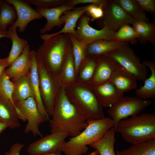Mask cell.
<instances>
[{
  "label": "cell",
  "mask_w": 155,
  "mask_h": 155,
  "mask_svg": "<svg viewBox=\"0 0 155 155\" xmlns=\"http://www.w3.org/2000/svg\"><path fill=\"white\" fill-rule=\"evenodd\" d=\"M7 127L6 124L0 121V135Z\"/></svg>",
  "instance_id": "43"
},
{
  "label": "cell",
  "mask_w": 155,
  "mask_h": 155,
  "mask_svg": "<svg viewBox=\"0 0 155 155\" xmlns=\"http://www.w3.org/2000/svg\"><path fill=\"white\" fill-rule=\"evenodd\" d=\"M72 47L69 34L52 36L36 51L37 59L52 76L58 78L62 65Z\"/></svg>",
  "instance_id": "2"
},
{
  "label": "cell",
  "mask_w": 155,
  "mask_h": 155,
  "mask_svg": "<svg viewBox=\"0 0 155 155\" xmlns=\"http://www.w3.org/2000/svg\"><path fill=\"white\" fill-rule=\"evenodd\" d=\"M59 80L63 86L76 82L72 47L68 53L62 65L59 77Z\"/></svg>",
  "instance_id": "27"
},
{
  "label": "cell",
  "mask_w": 155,
  "mask_h": 155,
  "mask_svg": "<svg viewBox=\"0 0 155 155\" xmlns=\"http://www.w3.org/2000/svg\"><path fill=\"white\" fill-rule=\"evenodd\" d=\"M17 18V14L14 8L4 1L0 6V30H7L8 26H12Z\"/></svg>",
  "instance_id": "33"
},
{
  "label": "cell",
  "mask_w": 155,
  "mask_h": 155,
  "mask_svg": "<svg viewBox=\"0 0 155 155\" xmlns=\"http://www.w3.org/2000/svg\"><path fill=\"white\" fill-rule=\"evenodd\" d=\"M31 67L29 73L30 80L38 110L45 121L50 120V116L45 110L41 97L37 70V60L35 51H31Z\"/></svg>",
  "instance_id": "19"
},
{
  "label": "cell",
  "mask_w": 155,
  "mask_h": 155,
  "mask_svg": "<svg viewBox=\"0 0 155 155\" xmlns=\"http://www.w3.org/2000/svg\"><path fill=\"white\" fill-rule=\"evenodd\" d=\"M4 1L13 6L16 11L17 19L11 26L16 29L18 28L19 32H24L27 25L32 21L42 18L26 0H5Z\"/></svg>",
  "instance_id": "13"
},
{
  "label": "cell",
  "mask_w": 155,
  "mask_h": 155,
  "mask_svg": "<svg viewBox=\"0 0 155 155\" xmlns=\"http://www.w3.org/2000/svg\"><path fill=\"white\" fill-rule=\"evenodd\" d=\"M66 2L60 6L53 8L45 9L36 7V10L46 20L45 26L40 30V32L42 35L51 31L55 27H61L64 24L60 19L61 16L65 12L76 8L70 6Z\"/></svg>",
  "instance_id": "15"
},
{
  "label": "cell",
  "mask_w": 155,
  "mask_h": 155,
  "mask_svg": "<svg viewBox=\"0 0 155 155\" xmlns=\"http://www.w3.org/2000/svg\"><path fill=\"white\" fill-rule=\"evenodd\" d=\"M88 125L78 135L65 142L62 152L65 155H83L87 153L88 145L99 140L106 132L113 127L111 118H104L87 121Z\"/></svg>",
  "instance_id": "4"
},
{
  "label": "cell",
  "mask_w": 155,
  "mask_h": 155,
  "mask_svg": "<svg viewBox=\"0 0 155 155\" xmlns=\"http://www.w3.org/2000/svg\"><path fill=\"white\" fill-rule=\"evenodd\" d=\"M106 0H69L66 2L70 6L75 7V6L80 4L91 3L100 5L104 3Z\"/></svg>",
  "instance_id": "39"
},
{
  "label": "cell",
  "mask_w": 155,
  "mask_h": 155,
  "mask_svg": "<svg viewBox=\"0 0 155 155\" xmlns=\"http://www.w3.org/2000/svg\"><path fill=\"white\" fill-rule=\"evenodd\" d=\"M105 2L100 5L95 4L88 5L86 12L91 17L90 21L93 22L103 18L104 16L103 7Z\"/></svg>",
  "instance_id": "37"
},
{
  "label": "cell",
  "mask_w": 155,
  "mask_h": 155,
  "mask_svg": "<svg viewBox=\"0 0 155 155\" xmlns=\"http://www.w3.org/2000/svg\"><path fill=\"white\" fill-rule=\"evenodd\" d=\"M115 132L113 127L111 128L100 140L89 146L96 151L99 155H116L114 148Z\"/></svg>",
  "instance_id": "25"
},
{
  "label": "cell",
  "mask_w": 155,
  "mask_h": 155,
  "mask_svg": "<svg viewBox=\"0 0 155 155\" xmlns=\"http://www.w3.org/2000/svg\"><path fill=\"white\" fill-rule=\"evenodd\" d=\"M4 2V1L0 0V6Z\"/></svg>",
  "instance_id": "46"
},
{
  "label": "cell",
  "mask_w": 155,
  "mask_h": 155,
  "mask_svg": "<svg viewBox=\"0 0 155 155\" xmlns=\"http://www.w3.org/2000/svg\"><path fill=\"white\" fill-rule=\"evenodd\" d=\"M31 51L29 44L20 56L6 69L5 73L11 80L30 73L31 67Z\"/></svg>",
  "instance_id": "18"
},
{
  "label": "cell",
  "mask_w": 155,
  "mask_h": 155,
  "mask_svg": "<svg viewBox=\"0 0 155 155\" xmlns=\"http://www.w3.org/2000/svg\"><path fill=\"white\" fill-rule=\"evenodd\" d=\"M51 116V133L65 132L73 137L79 134L88 125L86 120L69 100L63 86L57 96Z\"/></svg>",
  "instance_id": "1"
},
{
  "label": "cell",
  "mask_w": 155,
  "mask_h": 155,
  "mask_svg": "<svg viewBox=\"0 0 155 155\" xmlns=\"http://www.w3.org/2000/svg\"><path fill=\"white\" fill-rule=\"evenodd\" d=\"M141 8L145 11L155 13V0H136Z\"/></svg>",
  "instance_id": "38"
},
{
  "label": "cell",
  "mask_w": 155,
  "mask_h": 155,
  "mask_svg": "<svg viewBox=\"0 0 155 155\" xmlns=\"http://www.w3.org/2000/svg\"><path fill=\"white\" fill-rule=\"evenodd\" d=\"M15 103L27 121L24 132L26 133L31 132L35 137L38 136L41 138L42 137L43 135L39 129V126L45 120L38 110L34 98L31 97Z\"/></svg>",
  "instance_id": "12"
},
{
  "label": "cell",
  "mask_w": 155,
  "mask_h": 155,
  "mask_svg": "<svg viewBox=\"0 0 155 155\" xmlns=\"http://www.w3.org/2000/svg\"><path fill=\"white\" fill-rule=\"evenodd\" d=\"M151 104L149 99H143L137 96H123L107 111L113 121L115 131L120 121L140 114Z\"/></svg>",
  "instance_id": "7"
},
{
  "label": "cell",
  "mask_w": 155,
  "mask_h": 155,
  "mask_svg": "<svg viewBox=\"0 0 155 155\" xmlns=\"http://www.w3.org/2000/svg\"><path fill=\"white\" fill-rule=\"evenodd\" d=\"M42 155H62V153H53L48 154H46Z\"/></svg>",
  "instance_id": "45"
},
{
  "label": "cell",
  "mask_w": 155,
  "mask_h": 155,
  "mask_svg": "<svg viewBox=\"0 0 155 155\" xmlns=\"http://www.w3.org/2000/svg\"><path fill=\"white\" fill-rule=\"evenodd\" d=\"M110 58L113 65V69L109 80L110 81L123 93L136 89L137 80L134 76L117 63Z\"/></svg>",
  "instance_id": "14"
},
{
  "label": "cell",
  "mask_w": 155,
  "mask_h": 155,
  "mask_svg": "<svg viewBox=\"0 0 155 155\" xmlns=\"http://www.w3.org/2000/svg\"><path fill=\"white\" fill-rule=\"evenodd\" d=\"M63 87L69 101L87 121L105 117L92 86L75 82Z\"/></svg>",
  "instance_id": "3"
},
{
  "label": "cell",
  "mask_w": 155,
  "mask_h": 155,
  "mask_svg": "<svg viewBox=\"0 0 155 155\" xmlns=\"http://www.w3.org/2000/svg\"><path fill=\"white\" fill-rule=\"evenodd\" d=\"M11 81L13 84L12 96L15 102L25 100L31 97L34 98L29 73Z\"/></svg>",
  "instance_id": "22"
},
{
  "label": "cell",
  "mask_w": 155,
  "mask_h": 155,
  "mask_svg": "<svg viewBox=\"0 0 155 155\" xmlns=\"http://www.w3.org/2000/svg\"><path fill=\"white\" fill-rule=\"evenodd\" d=\"M135 29L140 43L145 44L148 42L155 45V24L135 21L132 24Z\"/></svg>",
  "instance_id": "26"
},
{
  "label": "cell",
  "mask_w": 155,
  "mask_h": 155,
  "mask_svg": "<svg viewBox=\"0 0 155 155\" xmlns=\"http://www.w3.org/2000/svg\"><path fill=\"white\" fill-rule=\"evenodd\" d=\"M116 155H155V139L132 144L128 148L117 151Z\"/></svg>",
  "instance_id": "29"
},
{
  "label": "cell",
  "mask_w": 155,
  "mask_h": 155,
  "mask_svg": "<svg viewBox=\"0 0 155 155\" xmlns=\"http://www.w3.org/2000/svg\"><path fill=\"white\" fill-rule=\"evenodd\" d=\"M113 69L111 59L106 55L98 56L93 75L87 83L95 86L109 80Z\"/></svg>",
  "instance_id": "20"
},
{
  "label": "cell",
  "mask_w": 155,
  "mask_h": 155,
  "mask_svg": "<svg viewBox=\"0 0 155 155\" xmlns=\"http://www.w3.org/2000/svg\"><path fill=\"white\" fill-rule=\"evenodd\" d=\"M88 155H98V154L97 151L95 150L91 153Z\"/></svg>",
  "instance_id": "44"
},
{
  "label": "cell",
  "mask_w": 155,
  "mask_h": 155,
  "mask_svg": "<svg viewBox=\"0 0 155 155\" xmlns=\"http://www.w3.org/2000/svg\"><path fill=\"white\" fill-rule=\"evenodd\" d=\"M8 67H9L8 57L3 59L0 58V78Z\"/></svg>",
  "instance_id": "41"
},
{
  "label": "cell",
  "mask_w": 155,
  "mask_h": 155,
  "mask_svg": "<svg viewBox=\"0 0 155 155\" xmlns=\"http://www.w3.org/2000/svg\"><path fill=\"white\" fill-rule=\"evenodd\" d=\"M116 132L132 144L155 139V113H142L121 120Z\"/></svg>",
  "instance_id": "5"
},
{
  "label": "cell",
  "mask_w": 155,
  "mask_h": 155,
  "mask_svg": "<svg viewBox=\"0 0 155 155\" xmlns=\"http://www.w3.org/2000/svg\"><path fill=\"white\" fill-rule=\"evenodd\" d=\"M17 108L16 104L10 101L0 98V121L11 129L21 126L16 114Z\"/></svg>",
  "instance_id": "23"
},
{
  "label": "cell",
  "mask_w": 155,
  "mask_h": 155,
  "mask_svg": "<svg viewBox=\"0 0 155 155\" xmlns=\"http://www.w3.org/2000/svg\"><path fill=\"white\" fill-rule=\"evenodd\" d=\"M17 29L10 26L8 30L9 38L12 41V46L8 57L9 67L23 52L25 47L28 44L25 39L20 37L16 31Z\"/></svg>",
  "instance_id": "28"
},
{
  "label": "cell",
  "mask_w": 155,
  "mask_h": 155,
  "mask_svg": "<svg viewBox=\"0 0 155 155\" xmlns=\"http://www.w3.org/2000/svg\"><path fill=\"white\" fill-rule=\"evenodd\" d=\"M37 70L42 101L46 112L51 116L57 96L62 86L59 79L50 74L38 61Z\"/></svg>",
  "instance_id": "8"
},
{
  "label": "cell",
  "mask_w": 155,
  "mask_h": 155,
  "mask_svg": "<svg viewBox=\"0 0 155 155\" xmlns=\"http://www.w3.org/2000/svg\"><path fill=\"white\" fill-rule=\"evenodd\" d=\"M69 34L72 43L76 81L80 66L87 57L86 50L87 45L78 41L73 35Z\"/></svg>",
  "instance_id": "32"
},
{
  "label": "cell",
  "mask_w": 155,
  "mask_h": 155,
  "mask_svg": "<svg viewBox=\"0 0 155 155\" xmlns=\"http://www.w3.org/2000/svg\"><path fill=\"white\" fill-rule=\"evenodd\" d=\"M92 88L99 102L103 107L109 108L123 96L109 80Z\"/></svg>",
  "instance_id": "16"
},
{
  "label": "cell",
  "mask_w": 155,
  "mask_h": 155,
  "mask_svg": "<svg viewBox=\"0 0 155 155\" xmlns=\"http://www.w3.org/2000/svg\"><path fill=\"white\" fill-rule=\"evenodd\" d=\"M106 55L117 63L131 74L137 80L144 82L147 78L148 69L128 43Z\"/></svg>",
  "instance_id": "6"
},
{
  "label": "cell",
  "mask_w": 155,
  "mask_h": 155,
  "mask_svg": "<svg viewBox=\"0 0 155 155\" xmlns=\"http://www.w3.org/2000/svg\"><path fill=\"white\" fill-rule=\"evenodd\" d=\"M127 43L115 40H97L87 45L86 49L87 56H93L106 55Z\"/></svg>",
  "instance_id": "21"
},
{
  "label": "cell",
  "mask_w": 155,
  "mask_h": 155,
  "mask_svg": "<svg viewBox=\"0 0 155 155\" xmlns=\"http://www.w3.org/2000/svg\"><path fill=\"white\" fill-rule=\"evenodd\" d=\"M9 38V34L8 30L2 31L0 30V39L2 38Z\"/></svg>",
  "instance_id": "42"
},
{
  "label": "cell",
  "mask_w": 155,
  "mask_h": 155,
  "mask_svg": "<svg viewBox=\"0 0 155 155\" xmlns=\"http://www.w3.org/2000/svg\"><path fill=\"white\" fill-rule=\"evenodd\" d=\"M90 18L86 15H83L80 18L74 36L77 40L86 45L98 40H114L115 32L105 26L100 30H97L90 25Z\"/></svg>",
  "instance_id": "10"
},
{
  "label": "cell",
  "mask_w": 155,
  "mask_h": 155,
  "mask_svg": "<svg viewBox=\"0 0 155 155\" xmlns=\"http://www.w3.org/2000/svg\"><path fill=\"white\" fill-rule=\"evenodd\" d=\"M115 1L136 21L149 22L145 11L141 8L136 0Z\"/></svg>",
  "instance_id": "30"
},
{
  "label": "cell",
  "mask_w": 155,
  "mask_h": 155,
  "mask_svg": "<svg viewBox=\"0 0 155 155\" xmlns=\"http://www.w3.org/2000/svg\"><path fill=\"white\" fill-rule=\"evenodd\" d=\"M68 136L65 132L51 133L31 143L27 152L30 155L62 153L63 144Z\"/></svg>",
  "instance_id": "9"
},
{
  "label": "cell",
  "mask_w": 155,
  "mask_h": 155,
  "mask_svg": "<svg viewBox=\"0 0 155 155\" xmlns=\"http://www.w3.org/2000/svg\"><path fill=\"white\" fill-rule=\"evenodd\" d=\"M13 84L5 72L0 78V98L16 104L13 98Z\"/></svg>",
  "instance_id": "35"
},
{
  "label": "cell",
  "mask_w": 155,
  "mask_h": 155,
  "mask_svg": "<svg viewBox=\"0 0 155 155\" xmlns=\"http://www.w3.org/2000/svg\"><path fill=\"white\" fill-rule=\"evenodd\" d=\"M114 39L115 40L127 43L130 42L134 44L138 39V36L132 26L129 24H125L115 32Z\"/></svg>",
  "instance_id": "34"
},
{
  "label": "cell",
  "mask_w": 155,
  "mask_h": 155,
  "mask_svg": "<svg viewBox=\"0 0 155 155\" xmlns=\"http://www.w3.org/2000/svg\"><path fill=\"white\" fill-rule=\"evenodd\" d=\"M30 4L36 7L49 9L60 6L65 4L67 0H26Z\"/></svg>",
  "instance_id": "36"
},
{
  "label": "cell",
  "mask_w": 155,
  "mask_h": 155,
  "mask_svg": "<svg viewBox=\"0 0 155 155\" xmlns=\"http://www.w3.org/2000/svg\"><path fill=\"white\" fill-rule=\"evenodd\" d=\"M142 63L150 69L151 74L144 81L143 86L135 89V93L142 99H149L155 97V62L154 61H145Z\"/></svg>",
  "instance_id": "24"
},
{
  "label": "cell",
  "mask_w": 155,
  "mask_h": 155,
  "mask_svg": "<svg viewBox=\"0 0 155 155\" xmlns=\"http://www.w3.org/2000/svg\"><path fill=\"white\" fill-rule=\"evenodd\" d=\"M24 146V144L15 143L12 145L9 150L5 152L4 155H20V152Z\"/></svg>",
  "instance_id": "40"
},
{
  "label": "cell",
  "mask_w": 155,
  "mask_h": 155,
  "mask_svg": "<svg viewBox=\"0 0 155 155\" xmlns=\"http://www.w3.org/2000/svg\"><path fill=\"white\" fill-rule=\"evenodd\" d=\"M88 6L76 7L73 9L65 12L60 17L64 24L62 29L54 33L41 35L40 36V38L44 41L52 36L59 34H70L75 36L76 34L75 28L77 23L80 18L86 12Z\"/></svg>",
  "instance_id": "17"
},
{
  "label": "cell",
  "mask_w": 155,
  "mask_h": 155,
  "mask_svg": "<svg viewBox=\"0 0 155 155\" xmlns=\"http://www.w3.org/2000/svg\"><path fill=\"white\" fill-rule=\"evenodd\" d=\"M104 26L117 31L125 24L131 25L136 21L128 14L115 0H106L103 7Z\"/></svg>",
  "instance_id": "11"
},
{
  "label": "cell",
  "mask_w": 155,
  "mask_h": 155,
  "mask_svg": "<svg viewBox=\"0 0 155 155\" xmlns=\"http://www.w3.org/2000/svg\"><path fill=\"white\" fill-rule=\"evenodd\" d=\"M98 56L87 57L80 66L76 82L87 83L90 80L94 72Z\"/></svg>",
  "instance_id": "31"
}]
</instances>
